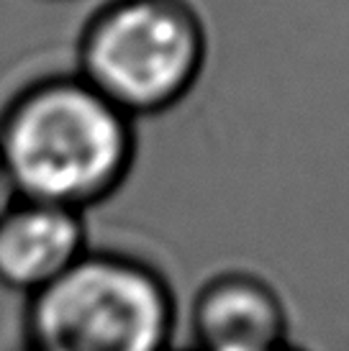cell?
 <instances>
[{"mask_svg": "<svg viewBox=\"0 0 349 351\" xmlns=\"http://www.w3.org/2000/svg\"><path fill=\"white\" fill-rule=\"evenodd\" d=\"M134 123L80 75L26 85L0 113V162L16 197L78 213L108 200L134 167Z\"/></svg>", "mask_w": 349, "mask_h": 351, "instance_id": "1", "label": "cell"}, {"mask_svg": "<svg viewBox=\"0 0 349 351\" xmlns=\"http://www.w3.org/2000/svg\"><path fill=\"white\" fill-rule=\"evenodd\" d=\"M174 295L152 264L121 252H90L29 298L26 351H170Z\"/></svg>", "mask_w": 349, "mask_h": 351, "instance_id": "2", "label": "cell"}, {"mask_svg": "<svg viewBox=\"0 0 349 351\" xmlns=\"http://www.w3.org/2000/svg\"><path fill=\"white\" fill-rule=\"evenodd\" d=\"M205 57V26L188 0H108L80 34L75 75L136 121L185 100Z\"/></svg>", "mask_w": 349, "mask_h": 351, "instance_id": "3", "label": "cell"}, {"mask_svg": "<svg viewBox=\"0 0 349 351\" xmlns=\"http://www.w3.org/2000/svg\"><path fill=\"white\" fill-rule=\"evenodd\" d=\"M90 252L85 213L16 197L0 215V287L34 298Z\"/></svg>", "mask_w": 349, "mask_h": 351, "instance_id": "4", "label": "cell"}, {"mask_svg": "<svg viewBox=\"0 0 349 351\" xmlns=\"http://www.w3.org/2000/svg\"><path fill=\"white\" fill-rule=\"evenodd\" d=\"M285 302L252 272H223L198 290L190 308L195 351H278L288 339Z\"/></svg>", "mask_w": 349, "mask_h": 351, "instance_id": "5", "label": "cell"}, {"mask_svg": "<svg viewBox=\"0 0 349 351\" xmlns=\"http://www.w3.org/2000/svg\"><path fill=\"white\" fill-rule=\"evenodd\" d=\"M13 200H16V193H13V187H10V180H8V175H5V167H3V162H0V215L8 210Z\"/></svg>", "mask_w": 349, "mask_h": 351, "instance_id": "6", "label": "cell"}, {"mask_svg": "<svg viewBox=\"0 0 349 351\" xmlns=\"http://www.w3.org/2000/svg\"><path fill=\"white\" fill-rule=\"evenodd\" d=\"M278 351H303V349H298V346H293V343H285L282 349H278Z\"/></svg>", "mask_w": 349, "mask_h": 351, "instance_id": "7", "label": "cell"}]
</instances>
